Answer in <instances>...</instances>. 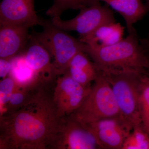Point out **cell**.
Returning <instances> with one entry per match:
<instances>
[{"instance_id": "cell-6", "label": "cell", "mask_w": 149, "mask_h": 149, "mask_svg": "<svg viewBox=\"0 0 149 149\" xmlns=\"http://www.w3.org/2000/svg\"><path fill=\"white\" fill-rule=\"evenodd\" d=\"M115 21L112 11L100 3L81 9L72 19L63 20L61 17H56L51 20L55 26L65 31L77 32L80 37L89 35L102 24Z\"/></svg>"}, {"instance_id": "cell-19", "label": "cell", "mask_w": 149, "mask_h": 149, "mask_svg": "<svg viewBox=\"0 0 149 149\" xmlns=\"http://www.w3.org/2000/svg\"><path fill=\"white\" fill-rule=\"evenodd\" d=\"M139 103L142 124L149 134V75L147 73L141 76Z\"/></svg>"}, {"instance_id": "cell-14", "label": "cell", "mask_w": 149, "mask_h": 149, "mask_svg": "<svg viewBox=\"0 0 149 149\" xmlns=\"http://www.w3.org/2000/svg\"><path fill=\"white\" fill-rule=\"evenodd\" d=\"M106 3L122 16L128 33L135 30L133 25L148 11L141 0H98Z\"/></svg>"}, {"instance_id": "cell-21", "label": "cell", "mask_w": 149, "mask_h": 149, "mask_svg": "<svg viewBox=\"0 0 149 149\" xmlns=\"http://www.w3.org/2000/svg\"><path fill=\"white\" fill-rule=\"evenodd\" d=\"M15 88L13 79L9 76L1 80L0 83V116L4 111Z\"/></svg>"}, {"instance_id": "cell-16", "label": "cell", "mask_w": 149, "mask_h": 149, "mask_svg": "<svg viewBox=\"0 0 149 149\" xmlns=\"http://www.w3.org/2000/svg\"><path fill=\"white\" fill-rule=\"evenodd\" d=\"M68 71L73 79L85 86H90L91 82L95 81L100 74L95 63L83 52L77 53L72 58Z\"/></svg>"}, {"instance_id": "cell-8", "label": "cell", "mask_w": 149, "mask_h": 149, "mask_svg": "<svg viewBox=\"0 0 149 149\" xmlns=\"http://www.w3.org/2000/svg\"><path fill=\"white\" fill-rule=\"evenodd\" d=\"M95 137L100 149H122L133 127L120 116L83 125Z\"/></svg>"}, {"instance_id": "cell-10", "label": "cell", "mask_w": 149, "mask_h": 149, "mask_svg": "<svg viewBox=\"0 0 149 149\" xmlns=\"http://www.w3.org/2000/svg\"><path fill=\"white\" fill-rule=\"evenodd\" d=\"M34 0H2L0 5V26L16 25L30 28L41 25Z\"/></svg>"}, {"instance_id": "cell-23", "label": "cell", "mask_w": 149, "mask_h": 149, "mask_svg": "<svg viewBox=\"0 0 149 149\" xmlns=\"http://www.w3.org/2000/svg\"><path fill=\"white\" fill-rule=\"evenodd\" d=\"M139 40L142 49L149 58V37H147Z\"/></svg>"}, {"instance_id": "cell-9", "label": "cell", "mask_w": 149, "mask_h": 149, "mask_svg": "<svg viewBox=\"0 0 149 149\" xmlns=\"http://www.w3.org/2000/svg\"><path fill=\"white\" fill-rule=\"evenodd\" d=\"M54 149H100L95 137L70 116L63 118Z\"/></svg>"}, {"instance_id": "cell-2", "label": "cell", "mask_w": 149, "mask_h": 149, "mask_svg": "<svg viewBox=\"0 0 149 149\" xmlns=\"http://www.w3.org/2000/svg\"><path fill=\"white\" fill-rule=\"evenodd\" d=\"M85 53L92 58L100 72L128 71L146 73L149 60L140 45L136 30L118 42L107 47L86 45Z\"/></svg>"}, {"instance_id": "cell-4", "label": "cell", "mask_w": 149, "mask_h": 149, "mask_svg": "<svg viewBox=\"0 0 149 149\" xmlns=\"http://www.w3.org/2000/svg\"><path fill=\"white\" fill-rule=\"evenodd\" d=\"M100 72L111 87L120 117L133 128L141 124L139 97L143 74L128 71Z\"/></svg>"}, {"instance_id": "cell-18", "label": "cell", "mask_w": 149, "mask_h": 149, "mask_svg": "<svg viewBox=\"0 0 149 149\" xmlns=\"http://www.w3.org/2000/svg\"><path fill=\"white\" fill-rule=\"evenodd\" d=\"M122 149H149V134L142 123L133 127L125 139Z\"/></svg>"}, {"instance_id": "cell-13", "label": "cell", "mask_w": 149, "mask_h": 149, "mask_svg": "<svg viewBox=\"0 0 149 149\" xmlns=\"http://www.w3.org/2000/svg\"><path fill=\"white\" fill-rule=\"evenodd\" d=\"M124 28L115 22H107L101 25L91 34L80 37L79 40L87 45L101 47L112 45L123 38Z\"/></svg>"}, {"instance_id": "cell-5", "label": "cell", "mask_w": 149, "mask_h": 149, "mask_svg": "<svg viewBox=\"0 0 149 149\" xmlns=\"http://www.w3.org/2000/svg\"><path fill=\"white\" fill-rule=\"evenodd\" d=\"M69 116L83 125L120 116L111 87L100 72L83 103Z\"/></svg>"}, {"instance_id": "cell-20", "label": "cell", "mask_w": 149, "mask_h": 149, "mask_svg": "<svg viewBox=\"0 0 149 149\" xmlns=\"http://www.w3.org/2000/svg\"><path fill=\"white\" fill-rule=\"evenodd\" d=\"M37 88L32 89L20 88L15 85V89L4 111L0 116L10 114L25 104L29 101L34 91Z\"/></svg>"}, {"instance_id": "cell-3", "label": "cell", "mask_w": 149, "mask_h": 149, "mask_svg": "<svg viewBox=\"0 0 149 149\" xmlns=\"http://www.w3.org/2000/svg\"><path fill=\"white\" fill-rule=\"evenodd\" d=\"M42 32L32 35L49 52L57 77L65 74L72 58L80 52L85 53L86 44L55 26L52 22L44 21Z\"/></svg>"}, {"instance_id": "cell-22", "label": "cell", "mask_w": 149, "mask_h": 149, "mask_svg": "<svg viewBox=\"0 0 149 149\" xmlns=\"http://www.w3.org/2000/svg\"><path fill=\"white\" fill-rule=\"evenodd\" d=\"M11 68L10 60L0 58V77L3 79L8 76Z\"/></svg>"}, {"instance_id": "cell-17", "label": "cell", "mask_w": 149, "mask_h": 149, "mask_svg": "<svg viewBox=\"0 0 149 149\" xmlns=\"http://www.w3.org/2000/svg\"><path fill=\"white\" fill-rule=\"evenodd\" d=\"M98 3V0H54L53 5L46 13L52 18L61 17L63 13L67 10H80Z\"/></svg>"}, {"instance_id": "cell-24", "label": "cell", "mask_w": 149, "mask_h": 149, "mask_svg": "<svg viewBox=\"0 0 149 149\" xmlns=\"http://www.w3.org/2000/svg\"></svg>"}, {"instance_id": "cell-7", "label": "cell", "mask_w": 149, "mask_h": 149, "mask_svg": "<svg viewBox=\"0 0 149 149\" xmlns=\"http://www.w3.org/2000/svg\"><path fill=\"white\" fill-rule=\"evenodd\" d=\"M53 100L60 117L74 113L83 103L91 90L90 86L81 85L71 77L68 71L57 77Z\"/></svg>"}, {"instance_id": "cell-11", "label": "cell", "mask_w": 149, "mask_h": 149, "mask_svg": "<svg viewBox=\"0 0 149 149\" xmlns=\"http://www.w3.org/2000/svg\"><path fill=\"white\" fill-rule=\"evenodd\" d=\"M29 45L24 52L28 64L36 73L41 83L51 84L57 77L51 56L48 51L32 35H29Z\"/></svg>"}, {"instance_id": "cell-1", "label": "cell", "mask_w": 149, "mask_h": 149, "mask_svg": "<svg viewBox=\"0 0 149 149\" xmlns=\"http://www.w3.org/2000/svg\"><path fill=\"white\" fill-rule=\"evenodd\" d=\"M49 86H38L25 104L0 116V149H53L63 118Z\"/></svg>"}, {"instance_id": "cell-12", "label": "cell", "mask_w": 149, "mask_h": 149, "mask_svg": "<svg viewBox=\"0 0 149 149\" xmlns=\"http://www.w3.org/2000/svg\"><path fill=\"white\" fill-rule=\"evenodd\" d=\"M29 29L16 25L0 26V58L11 60L21 52L29 39Z\"/></svg>"}, {"instance_id": "cell-15", "label": "cell", "mask_w": 149, "mask_h": 149, "mask_svg": "<svg viewBox=\"0 0 149 149\" xmlns=\"http://www.w3.org/2000/svg\"><path fill=\"white\" fill-rule=\"evenodd\" d=\"M11 68L8 76L13 79L17 87L35 88L43 85L34 70L27 63L24 54H20L10 60Z\"/></svg>"}]
</instances>
